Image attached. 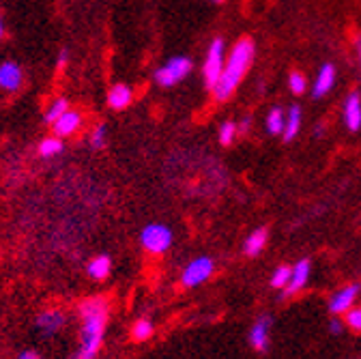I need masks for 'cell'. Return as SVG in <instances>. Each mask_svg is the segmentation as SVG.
<instances>
[{
  "label": "cell",
  "mask_w": 361,
  "mask_h": 359,
  "mask_svg": "<svg viewBox=\"0 0 361 359\" xmlns=\"http://www.w3.org/2000/svg\"><path fill=\"white\" fill-rule=\"evenodd\" d=\"M247 129H250V121H247V118H245V123H241V125H239V127H237V131H241V133H245V131H247Z\"/></svg>",
  "instance_id": "32"
},
{
  "label": "cell",
  "mask_w": 361,
  "mask_h": 359,
  "mask_svg": "<svg viewBox=\"0 0 361 359\" xmlns=\"http://www.w3.org/2000/svg\"><path fill=\"white\" fill-rule=\"evenodd\" d=\"M140 243L149 254L161 256L172 248V231L166 224H147L140 233Z\"/></svg>",
  "instance_id": "4"
},
{
  "label": "cell",
  "mask_w": 361,
  "mask_h": 359,
  "mask_svg": "<svg viewBox=\"0 0 361 359\" xmlns=\"http://www.w3.org/2000/svg\"><path fill=\"white\" fill-rule=\"evenodd\" d=\"M3 32H5V24H3V18H0V39H3Z\"/></svg>",
  "instance_id": "33"
},
{
  "label": "cell",
  "mask_w": 361,
  "mask_h": 359,
  "mask_svg": "<svg viewBox=\"0 0 361 359\" xmlns=\"http://www.w3.org/2000/svg\"><path fill=\"white\" fill-rule=\"evenodd\" d=\"M213 3H221V0H213Z\"/></svg>",
  "instance_id": "34"
},
{
  "label": "cell",
  "mask_w": 361,
  "mask_h": 359,
  "mask_svg": "<svg viewBox=\"0 0 361 359\" xmlns=\"http://www.w3.org/2000/svg\"><path fill=\"white\" fill-rule=\"evenodd\" d=\"M284 118H286V112L282 108H274L269 112L267 116V131L274 133V136H278V133H282L284 129Z\"/></svg>",
  "instance_id": "20"
},
{
  "label": "cell",
  "mask_w": 361,
  "mask_h": 359,
  "mask_svg": "<svg viewBox=\"0 0 361 359\" xmlns=\"http://www.w3.org/2000/svg\"><path fill=\"white\" fill-rule=\"evenodd\" d=\"M346 325L353 329V331H361V305H355L353 310H348L346 314Z\"/></svg>",
  "instance_id": "25"
},
{
  "label": "cell",
  "mask_w": 361,
  "mask_h": 359,
  "mask_svg": "<svg viewBox=\"0 0 361 359\" xmlns=\"http://www.w3.org/2000/svg\"><path fill=\"white\" fill-rule=\"evenodd\" d=\"M67 325V314L59 308H48V310H43L37 321H35V327L37 331L43 336V338H52L56 336L63 327Z\"/></svg>",
  "instance_id": "8"
},
{
  "label": "cell",
  "mask_w": 361,
  "mask_h": 359,
  "mask_svg": "<svg viewBox=\"0 0 361 359\" xmlns=\"http://www.w3.org/2000/svg\"><path fill=\"white\" fill-rule=\"evenodd\" d=\"M288 280H290V267L280 264L274 272V276H271V286H274V288H286Z\"/></svg>",
  "instance_id": "22"
},
{
  "label": "cell",
  "mask_w": 361,
  "mask_h": 359,
  "mask_svg": "<svg viewBox=\"0 0 361 359\" xmlns=\"http://www.w3.org/2000/svg\"><path fill=\"white\" fill-rule=\"evenodd\" d=\"M329 331H331L334 336H338V334H342V331H344V325H342V321H340L338 317H334V319H331V323H329Z\"/></svg>",
  "instance_id": "28"
},
{
  "label": "cell",
  "mask_w": 361,
  "mask_h": 359,
  "mask_svg": "<svg viewBox=\"0 0 361 359\" xmlns=\"http://www.w3.org/2000/svg\"><path fill=\"white\" fill-rule=\"evenodd\" d=\"M334 84H336V67L327 63V65H323V69L319 71V75H316V82L312 86V95L316 99L325 97L331 91V88H334Z\"/></svg>",
  "instance_id": "13"
},
{
  "label": "cell",
  "mask_w": 361,
  "mask_h": 359,
  "mask_svg": "<svg viewBox=\"0 0 361 359\" xmlns=\"http://www.w3.org/2000/svg\"><path fill=\"white\" fill-rule=\"evenodd\" d=\"M67 59H69L67 50H61V54H59V61H56V65H59V67H65V65H67Z\"/></svg>",
  "instance_id": "30"
},
{
  "label": "cell",
  "mask_w": 361,
  "mask_h": 359,
  "mask_svg": "<svg viewBox=\"0 0 361 359\" xmlns=\"http://www.w3.org/2000/svg\"><path fill=\"white\" fill-rule=\"evenodd\" d=\"M63 151V140L59 136H50V138H43L39 142V155L41 157H54Z\"/></svg>",
  "instance_id": "21"
},
{
  "label": "cell",
  "mask_w": 361,
  "mask_h": 359,
  "mask_svg": "<svg viewBox=\"0 0 361 359\" xmlns=\"http://www.w3.org/2000/svg\"><path fill=\"white\" fill-rule=\"evenodd\" d=\"M288 86H290V91H293L295 95H303V93H305V86H307V80H305L303 73L293 71V73L288 75Z\"/></svg>",
  "instance_id": "24"
},
{
  "label": "cell",
  "mask_w": 361,
  "mask_h": 359,
  "mask_svg": "<svg viewBox=\"0 0 361 359\" xmlns=\"http://www.w3.org/2000/svg\"><path fill=\"white\" fill-rule=\"evenodd\" d=\"M359 293H361V286H359L357 282L338 288V291L331 295L329 303H327V310H329L331 317H342V314H346L348 310H353V308L357 305Z\"/></svg>",
  "instance_id": "6"
},
{
  "label": "cell",
  "mask_w": 361,
  "mask_h": 359,
  "mask_svg": "<svg viewBox=\"0 0 361 359\" xmlns=\"http://www.w3.org/2000/svg\"><path fill=\"white\" fill-rule=\"evenodd\" d=\"M355 48H357V56H359V65H361V35L355 39Z\"/></svg>",
  "instance_id": "31"
},
{
  "label": "cell",
  "mask_w": 361,
  "mask_h": 359,
  "mask_svg": "<svg viewBox=\"0 0 361 359\" xmlns=\"http://www.w3.org/2000/svg\"><path fill=\"white\" fill-rule=\"evenodd\" d=\"M271 327H274V319L269 317V314H262L258 317L250 329V344L258 351V353H264L269 351V344H271Z\"/></svg>",
  "instance_id": "9"
},
{
  "label": "cell",
  "mask_w": 361,
  "mask_h": 359,
  "mask_svg": "<svg viewBox=\"0 0 361 359\" xmlns=\"http://www.w3.org/2000/svg\"><path fill=\"white\" fill-rule=\"evenodd\" d=\"M215 274V260L211 256H198L190 260L180 272V284L185 288H198L209 282Z\"/></svg>",
  "instance_id": "3"
},
{
  "label": "cell",
  "mask_w": 361,
  "mask_h": 359,
  "mask_svg": "<svg viewBox=\"0 0 361 359\" xmlns=\"http://www.w3.org/2000/svg\"><path fill=\"white\" fill-rule=\"evenodd\" d=\"M344 123L350 131L361 129V95L350 93L344 102Z\"/></svg>",
  "instance_id": "14"
},
{
  "label": "cell",
  "mask_w": 361,
  "mask_h": 359,
  "mask_svg": "<svg viewBox=\"0 0 361 359\" xmlns=\"http://www.w3.org/2000/svg\"><path fill=\"white\" fill-rule=\"evenodd\" d=\"M254 61V43L250 39H241L237 46L233 48L228 61H226L221 75L217 80V84L213 86V95L217 102H226L239 86V82L245 78L247 69L252 67Z\"/></svg>",
  "instance_id": "2"
},
{
  "label": "cell",
  "mask_w": 361,
  "mask_h": 359,
  "mask_svg": "<svg viewBox=\"0 0 361 359\" xmlns=\"http://www.w3.org/2000/svg\"><path fill=\"white\" fill-rule=\"evenodd\" d=\"M131 99H133V91H131V86H127V84H114L110 88V93H108V104L114 110L127 108L131 104Z\"/></svg>",
  "instance_id": "16"
},
{
  "label": "cell",
  "mask_w": 361,
  "mask_h": 359,
  "mask_svg": "<svg viewBox=\"0 0 361 359\" xmlns=\"http://www.w3.org/2000/svg\"><path fill=\"white\" fill-rule=\"evenodd\" d=\"M22 69L18 63H3L0 65V88H5V91H18V88L22 86Z\"/></svg>",
  "instance_id": "12"
},
{
  "label": "cell",
  "mask_w": 361,
  "mask_h": 359,
  "mask_svg": "<svg viewBox=\"0 0 361 359\" xmlns=\"http://www.w3.org/2000/svg\"><path fill=\"white\" fill-rule=\"evenodd\" d=\"M18 359H43L37 351H22L20 355H18Z\"/></svg>",
  "instance_id": "29"
},
{
  "label": "cell",
  "mask_w": 361,
  "mask_h": 359,
  "mask_svg": "<svg viewBox=\"0 0 361 359\" xmlns=\"http://www.w3.org/2000/svg\"><path fill=\"white\" fill-rule=\"evenodd\" d=\"M104 145H106V127L99 125V127H95L93 133H90V147H93V149H102Z\"/></svg>",
  "instance_id": "27"
},
{
  "label": "cell",
  "mask_w": 361,
  "mask_h": 359,
  "mask_svg": "<svg viewBox=\"0 0 361 359\" xmlns=\"http://www.w3.org/2000/svg\"><path fill=\"white\" fill-rule=\"evenodd\" d=\"M299 129H301V108H299V106H293V108L286 112V118H284V129H282L284 140H286V142L295 140V138H297V133H299Z\"/></svg>",
  "instance_id": "18"
},
{
  "label": "cell",
  "mask_w": 361,
  "mask_h": 359,
  "mask_svg": "<svg viewBox=\"0 0 361 359\" xmlns=\"http://www.w3.org/2000/svg\"><path fill=\"white\" fill-rule=\"evenodd\" d=\"M221 69H224V41L221 39H215L211 46H209V52H207V59H204V82L207 86L213 91V86L217 84L219 75H221Z\"/></svg>",
  "instance_id": "7"
},
{
  "label": "cell",
  "mask_w": 361,
  "mask_h": 359,
  "mask_svg": "<svg viewBox=\"0 0 361 359\" xmlns=\"http://www.w3.org/2000/svg\"><path fill=\"white\" fill-rule=\"evenodd\" d=\"M267 239H269L267 229H256L254 233H250L247 239L243 241V252H245V256H250V258H252V256H258V254L264 250Z\"/></svg>",
  "instance_id": "17"
},
{
  "label": "cell",
  "mask_w": 361,
  "mask_h": 359,
  "mask_svg": "<svg viewBox=\"0 0 361 359\" xmlns=\"http://www.w3.org/2000/svg\"><path fill=\"white\" fill-rule=\"evenodd\" d=\"M65 110H69V108H67V102H65V99H56V102L48 108V112H45V121H48V123H54Z\"/></svg>",
  "instance_id": "26"
},
{
  "label": "cell",
  "mask_w": 361,
  "mask_h": 359,
  "mask_svg": "<svg viewBox=\"0 0 361 359\" xmlns=\"http://www.w3.org/2000/svg\"><path fill=\"white\" fill-rule=\"evenodd\" d=\"M80 346L73 359H95L102 351L110 303L104 297H88L80 305Z\"/></svg>",
  "instance_id": "1"
},
{
  "label": "cell",
  "mask_w": 361,
  "mask_h": 359,
  "mask_svg": "<svg viewBox=\"0 0 361 359\" xmlns=\"http://www.w3.org/2000/svg\"><path fill=\"white\" fill-rule=\"evenodd\" d=\"M153 334H155V325L151 319H138L131 327V336L135 342H147Z\"/></svg>",
  "instance_id": "19"
},
{
  "label": "cell",
  "mask_w": 361,
  "mask_h": 359,
  "mask_svg": "<svg viewBox=\"0 0 361 359\" xmlns=\"http://www.w3.org/2000/svg\"><path fill=\"white\" fill-rule=\"evenodd\" d=\"M235 138H237V125H235L233 121H226V123L219 127V142H221V145H231Z\"/></svg>",
  "instance_id": "23"
},
{
  "label": "cell",
  "mask_w": 361,
  "mask_h": 359,
  "mask_svg": "<svg viewBox=\"0 0 361 359\" xmlns=\"http://www.w3.org/2000/svg\"><path fill=\"white\" fill-rule=\"evenodd\" d=\"M192 71V61L185 56H174L155 71V80L161 86H174Z\"/></svg>",
  "instance_id": "5"
},
{
  "label": "cell",
  "mask_w": 361,
  "mask_h": 359,
  "mask_svg": "<svg viewBox=\"0 0 361 359\" xmlns=\"http://www.w3.org/2000/svg\"><path fill=\"white\" fill-rule=\"evenodd\" d=\"M310 276H312V264L307 258H301L299 262H295V267H290V280L284 288V295L290 297V295H297L299 291H303L310 282Z\"/></svg>",
  "instance_id": "10"
},
{
  "label": "cell",
  "mask_w": 361,
  "mask_h": 359,
  "mask_svg": "<svg viewBox=\"0 0 361 359\" xmlns=\"http://www.w3.org/2000/svg\"><path fill=\"white\" fill-rule=\"evenodd\" d=\"M110 272H112V260H110L108 254H99L86 264V274L93 280H97V282L106 280L110 276Z\"/></svg>",
  "instance_id": "15"
},
{
  "label": "cell",
  "mask_w": 361,
  "mask_h": 359,
  "mask_svg": "<svg viewBox=\"0 0 361 359\" xmlns=\"http://www.w3.org/2000/svg\"><path fill=\"white\" fill-rule=\"evenodd\" d=\"M54 133L59 138H63V136H73V133L80 129V125H82V114L80 112H75V110H65L54 123Z\"/></svg>",
  "instance_id": "11"
}]
</instances>
